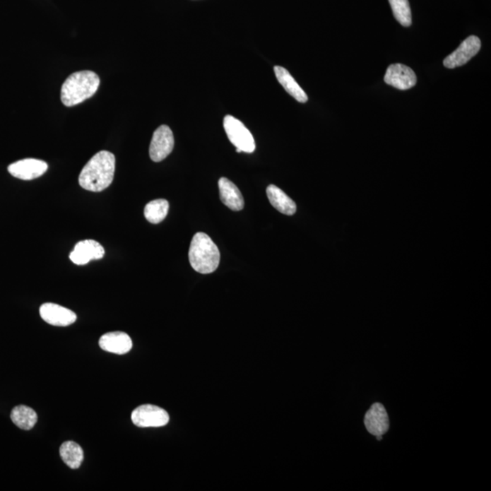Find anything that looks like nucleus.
Wrapping results in <instances>:
<instances>
[{
    "label": "nucleus",
    "mask_w": 491,
    "mask_h": 491,
    "mask_svg": "<svg viewBox=\"0 0 491 491\" xmlns=\"http://www.w3.org/2000/svg\"><path fill=\"white\" fill-rule=\"evenodd\" d=\"M100 79L96 73L84 71L73 73L61 88V101L66 107L77 106L94 96L100 87Z\"/></svg>",
    "instance_id": "nucleus-2"
},
{
    "label": "nucleus",
    "mask_w": 491,
    "mask_h": 491,
    "mask_svg": "<svg viewBox=\"0 0 491 491\" xmlns=\"http://www.w3.org/2000/svg\"><path fill=\"white\" fill-rule=\"evenodd\" d=\"M396 20L403 27H410L413 23V16L408 0H389Z\"/></svg>",
    "instance_id": "nucleus-20"
},
{
    "label": "nucleus",
    "mask_w": 491,
    "mask_h": 491,
    "mask_svg": "<svg viewBox=\"0 0 491 491\" xmlns=\"http://www.w3.org/2000/svg\"><path fill=\"white\" fill-rule=\"evenodd\" d=\"M40 314L44 321L57 327H66L77 321V315L72 310L58 304H43L40 307Z\"/></svg>",
    "instance_id": "nucleus-10"
},
{
    "label": "nucleus",
    "mask_w": 491,
    "mask_h": 491,
    "mask_svg": "<svg viewBox=\"0 0 491 491\" xmlns=\"http://www.w3.org/2000/svg\"><path fill=\"white\" fill-rule=\"evenodd\" d=\"M11 420L21 430H32L37 421V415L32 408L27 406H17L11 414Z\"/></svg>",
    "instance_id": "nucleus-18"
},
{
    "label": "nucleus",
    "mask_w": 491,
    "mask_h": 491,
    "mask_svg": "<svg viewBox=\"0 0 491 491\" xmlns=\"http://www.w3.org/2000/svg\"><path fill=\"white\" fill-rule=\"evenodd\" d=\"M49 169L45 161L35 160V158H26L9 165L8 172L17 179L23 180H32L42 176Z\"/></svg>",
    "instance_id": "nucleus-9"
},
{
    "label": "nucleus",
    "mask_w": 491,
    "mask_h": 491,
    "mask_svg": "<svg viewBox=\"0 0 491 491\" xmlns=\"http://www.w3.org/2000/svg\"><path fill=\"white\" fill-rule=\"evenodd\" d=\"M105 255V249L95 240L87 239L76 244L69 259L77 265H85L91 259H100Z\"/></svg>",
    "instance_id": "nucleus-12"
},
{
    "label": "nucleus",
    "mask_w": 491,
    "mask_h": 491,
    "mask_svg": "<svg viewBox=\"0 0 491 491\" xmlns=\"http://www.w3.org/2000/svg\"><path fill=\"white\" fill-rule=\"evenodd\" d=\"M218 189L221 201L231 211H240L244 208V199L240 190L227 177H221L218 180Z\"/></svg>",
    "instance_id": "nucleus-14"
},
{
    "label": "nucleus",
    "mask_w": 491,
    "mask_h": 491,
    "mask_svg": "<svg viewBox=\"0 0 491 491\" xmlns=\"http://www.w3.org/2000/svg\"><path fill=\"white\" fill-rule=\"evenodd\" d=\"M131 420L139 427H160L169 423L170 416L163 408L147 404L133 410Z\"/></svg>",
    "instance_id": "nucleus-5"
},
{
    "label": "nucleus",
    "mask_w": 491,
    "mask_h": 491,
    "mask_svg": "<svg viewBox=\"0 0 491 491\" xmlns=\"http://www.w3.org/2000/svg\"><path fill=\"white\" fill-rule=\"evenodd\" d=\"M116 158L112 152H98L88 161L78 177L79 185L88 191L100 192L109 188L115 173Z\"/></svg>",
    "instance_id": "nucleus-1"
},
{
    "label": "nucleus",
    "mask_w": 491,
    "mask_h": 491,
    "mask_svg": "<svg viewBox=\"0 0 491 491\" xmlns=\"http://www.w3.org/2000/svg\"><path fill=\"white\" fill-rule=\"evenodd\" d=\"M480 47L481 41L478 37H468V39L463 40V42L459 46L454 52L449 54L443 60V65L446 69H452L467 64L480 52Z\"/></svg>",
    "instance_id": "nucleus-7"
},
{
    "label": "nucleus",
    "mask_w": 491,
    "mask_h": 491,
    "mask_svg": "<svg viewBox=\"0 0 491 491\" xmlns=\"http://www.w3.org/2000/svg\"><path fill=\"white\" fill-rule=\"evenodd\" d=\"M276 77L278 81L285 88L290 96H292L295 100L300 103H306L308 101V95L300 87L297 82L295 81L290 73L286 69L282 68L280 66H276L274 68Z\"/></svg>",
    "instance_id": "nucleus-15"
},
{
    "label": "nucleus",
    "mask_w": 491,
    "mask_h": 491,
    "mask_svg": "<svg viewBox=\"0 0 491 491\" xmlns=\"http://www.w3.org/2000/svg\"><path fill=\"white\" fill-rule=\"evenodd\" d=\"M366 429L372 435L383 436L389 429V415L381 403H374L364 419Z\"/></svg>",
    "instance_id": "nucleus-11"
},
{
    "label": "nucleus",
    "mask_w": 491,
    "mask_h": 491,
    "mask_svg": "<svg viewBox=\"0 0 491 491\" xmlns=\"http://www.w3.org/2000/svg\"><path fill=\"white\" fill-rule=\"evenodd\" d=\"M174 136L170 126H160L155 131L150 146V157L154 162H160L172 152Z\"/></svg>",
    "instance_id": "nucleus-6"
},
{
    "label": "nucleus",
    "mask_w": 491,
    "mask_h": 491,
    "mask_svg": "<svg viewBox=\"0 0 491 491\" xmlns=\"http://www.w3.org/2000/svg\"><path fill=\"white\" fill-rule=\"evenodd\" d=\"M267 196L271 204L280 213L288 216L296 213L297 206L295 202L277 186L269 185L267 188Z\"/></svg>",
    "instance_id": "nucleus-16"
},
{
    "label": "nucleus",
    "mask_w": 491,
    "mask_h": 491,
    "mask_svg": "<svg viewBox=\"0 0 491 491\" xmlns=\"http://www.w3.org/2000/svg\"><path fill=\"white\" fill-rule=\"evenodd\" d=\"M189 259L194 271L201 274H210L220 265V252L210 236L199 232L190 243Z\"/></svg>",
    "instance_id": "nucleus-3"
},
{
    "label": "nucleus",
    "mask_w": 491,
    "mask_h": 491,
    "mask_svg": "<svg viewBox=\"0 0 491 491\" xmlns=\"http://www.w3.org/2000/svg\"><path fill=\"white\" fill-rule=\"evenodd\" d=\"M377 439H378V440H381V439H382V436H377Z\"/></svg>",
    "instance_id": "nucleus-21"
},
{
    "label": "nucleus",
    "mask_w": 491,
    "mask_h": 491,
    "mask_svg": "<svg viewBox=\"0 0 491 491\" xmlns=\"http://www.w3.org/2000/svg\"><path fill=\"white\" fill-rule=\"evenodd\" d=\"M100 346L107 353L124 355L131 351L132 341L125 332H110V333L104 334L100 338Z\"/></svg>",
    "instance_id": "nucleus-13"
},
{
    "label": "nucleus",
    "mask_w": 491,
    "mask_h": 491,
    "mask_svg": "<svg viewBox=\"0 0 491 491\" xmlns=\"http://www.w3.org/2000/svg\"><path fill=\"white\" fill-rule=\"evenodd\" d=\"M170 210L169 202L166 199H156L148 202L144 210L145 218L148 223L158 224L166 218Z\"/></svg>",
    "instance_id": "nucleus-19"
},
{
    "label": "nucleus",
    "mask_w": 491,
    "mask_h": 491,
    "mask_svg": "<svg viewBox=\"0 0 491 491\" xmlns=\"http://www.w3.org/2000/svg\"><path fill=\"white\" fill-rule=\"evenodd\" d=\"M384 81L398 90H408L417 84V76L410 66L392 64L386 69Z\"/></svg>",
    "instance_id": "nucleus-8"
},
{
    "label": "nucleus",
    "mask_w": 491,
    "mask_h": 491,
    "mask_svg": "<svg viewBox=\"0 0 491 491\" xmlns=\"http://www.w3.org/2000/svg\"><path fill=\"white\" fill-rule=\"evenodd\" d=\"M60 457L68 467L77 470L81 467L84 459V451L76 442H66L60 446Z\"/></svg>",
    "instance_id": "nucleus-17"
},
{
    "label": "nucleus",
    "mask_w": 491,
    "mask_h": 491,
    "mask_svg": "<svg viewBox=\"0 0 491 491\" xmlns=\"http://www.w3.org/2000/svg\"><path fill=\"white\" fill-rule=\"evenodd\" d=\"M223 126L230 141L237 148V153L254 152L255 139L252 132L240 120L234 118L233 116L227 115L224 118Z\"/></svg>",
    "instance_id": "nucleus-4"
}]
</instances>
